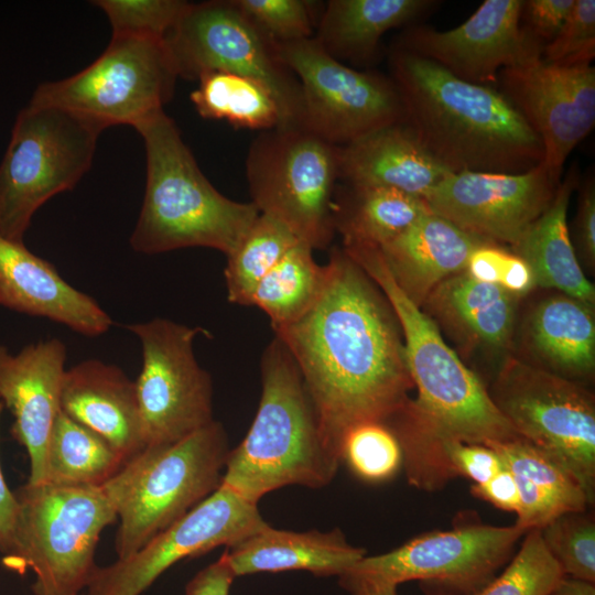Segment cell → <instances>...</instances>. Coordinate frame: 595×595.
<instances>
[{"label": "cell", "instance_id": "cell-20", "mask_svg": "<svg viewBox=\"0 0 595 595\" xmlns=\"http://www.w3.org/2000/svg\"><path fill=\"white\" fill-rule=\"evenodd\" d=\"M66 356L58 338L26 345L17 354L0 345V400L13 415L12 437L28 452L31 485L44 482L46 445L61 410Z\"/></svg>", "mask_w": 595, "mask_h": 595}, {"label": "cell", "instance_id": "cell-47", "mask_svg": "<svg viewBox=\"0 0 595 595\" xmlns=\"http://www.w3.org/2000/svg\"><path fill=\"white\" fill-rule=\"evenodd\" d=\"M508 252L498 244L480 245L470 253L465 271L478 281L498 285Z\"/></svg>", "mask_w": 595, "mask_h": 595}, {"label": "cell", "instance_id": "cell-3", "mask_svg": "<svg viewBox=\"0 0 595 595\" xmlns=\"http://www.w3.org/2000/svg\"><path fill=\"white\" fill-rule=\"evenodd\" d=\"M389 64L403 122L448 172L521 173L543 161L539 137L497 87L459 79L399 45Z\"/></svg>", "mask_w": 595, "mask_h": 595}, {"label": "cell", "instance_id": "cell-39", "mask_svg": "<svg viewBox=\"0 0 595 595\" xmlns=\"http://www.w3.org/2000/svg\"><path fill=\"white\" fill-rule=\"evenodd\" d=\"M112 34L164 39L190 2L182 0H97Z\"/></svg>", "mask_w": 595, "mask_h": 595}, {"label": "cell", "instance_id": "cell-25", "mask_svg": "<svg viewBox=\"0 0 595 595\" xmlns=\"http://www.w3.org/2000/svg\"><path fill=\"white\" fill-rule=\"evenodd\" d=\"M236 576L284 571H307L339 576L366 555L338 530L293 532L268 523L224 552Z\"/></svg>", "mask_w": 595, "mask_h": 595}, {"label": "cell", "instance_id": "cell-19", "mask_svg": "<svg viewBox=\"0 0 595 595\" xmlns=\"http://www.w3.org/2000/svg\"><path fill=\"white\" fill-rule=\"evenodd\" d=\"M521 6L522 0H485L461 25L445 31L412 26L397 45L459 79L497 87L501 69L542 56L521 31Z\"/></svg>", "mask_w": 595, "mask_h": 595}, {"label": "cell", "instance_id": "cell-51", "mask_svg": "<svg viewBox=\"0 0 595 595\" xmlns=\"http://www.w3.org/2000/svg\"><path fill=\"white\" fill-rule=\"evenodd\" d=\"M357 595H398L397 586H386L368 592H364Z\"/></svg>", "mask_w": 595, "mask_h": 595}, {"label": "cell", "instance_id": "cell-28", "mask_svg": "<svg viewBox=\"0 0 595 595\" xmlns=\"http://www.w3.org/2000/svg\"><path fill=\"white\" fill-rule=\"evenodd\" d=\"M517 303L518 296L464 270L441 282L423 305L465 343L505 348L515 331Z\"/></svg>", "mask_w": 595, "mask_h": 595}, {"label": "cell", "instance_id": "cell-5", "mask_svg": "<svg viewBox=\"0 0 595 595\" xmlns=\"http://www.w3.org/2000/svg\"><path fill=\"white\" fill-rule=\"evenodd\" d=\"M261 396L240 444L230 450L221 484L257 502L278 488L326 486L340 462L323 439L300 370L274 337L261 357Z\"/></svg>", "mask_w": 595, "mask_h": 595}, {"label": "cell", "instance_id": "cell-29", "mask_svg": "<svg viewBox=\"0 0 595 595\" xmlns=\"http://www.w3.org/2000/svg\"><path fill=\"white\" fill-rule=\"evenodd\" d=\"M433 0H329L314 39L337 61L367 63L391 29L415 22L433 7Z\"/></svg>", "mask_w": 595, "mask_h": 595}, {"label": "cell", "instance_id": "cell-9", "mask_svg": "<svg viewBox=\"0 0 595 595\" xmlns=\"http://www.w3.org/2000/svg\"><path fill=\"white\" fill-rule=\"evenodd\" d=\"M246 176L260 214L285 225L313 250L331 244L339 147L303 127L262 131L249 148Z\"/></svg>", "mask_w": 595, "mask_h": 595}, {"label": "cell", "instance_id": "cell-43", "mask_svg": "<svg viewBox=\"0 0 595 595\" xmlns=\"http://www.w3.org/2000/svg\"><path fill=\"white\" fill-rule=\"evenodd\" d=\"M575 0H522L520 28L543 51L559 33Z\"/></svg>", "mask_w": 595, "mask_h": 595}, {"label": "cell", "instance_id": "cell-22", "mask_svg": "<svg viewBox=\"0 0 595 595\" xmlns=\"http://www.w3.org/2000/svg\"><path fill=\"white\" fill-rule=\"evenodd\" d=\"M60 409L104 439L126 463L145 448L136 382L116 365L90 358L66 369Z\"/></svg>", "mask_w": 595, "mask_h": 595}, {"label": "cell", "instance_id": "cell-32", "mask_svg": "<svg viewBox=\"0 0 595 595\" xmlns=\"http://www.w3.org/2000/svg\"><path fill=\"white\" fill-rule=\"evenodd\" d=\"M197 80L190 97L201 117L251 130L282 127L279 105L259 80L228 72H209Z\"/></svg>", "mask_w": 595, "mask_h": 595}, {"label": "cell", "instance_id": "cell-31", "mask_svg": "<svg viewBox=\"0 0 595 595\" xmlns=\"http://www.w3.org/2000/svg\"><path fill=\"white\" fill-rule=\"evenodd\" d=\"M126 464L99 435L58 411L45 453V484L102 486Z\"/></svg>", "mask_w": 595, "mask_h": 595}, {"label": "cell", "instance_id": "cell-21", "mask_svg": "<svg viewBox=\"0 0 595 595\" xmlns=\"http://www.w3.org/2000/svg\"><path fill=\"white\" fill-rule=\"evenodd\" d=\"M0 306L48 318L89 337L105 334L112 325L108 313L91 296L67 283L51 262L31 252L24 242L2 236Z\"/></svg>", "mask_w": 595, "mask_h": 595}, {"label": "cell", "instance_id": "cell-18", "mask_svg": "<svg viewBox=\"0 0 595 595\" xmlns=\"http://www.w3.org/2000/svg\"><path fill=\"white\" fill-rule=\"evenodd\" d=\"M497 88L539 137L542 162L561 178L566 159L595 125V67L537 56L501 69Z\"/></svg>", "mask_w": 595, "mask_h": 595}, {"label": "cell", "instance_id": "cell-6", "mask_svg": "<svg viewBox=\"0 0 595 595\" xmlns=\"http://www.w3.org/2000/svg\"><path fill=\"white\" fill-rule=\"evenodd\" d=\"M217 421L165 446L145 447L102 485L119 527L118 559L140 550L218 488L229 453Z\"/></svg>", "mask_w": 595, "mask_h": 595}, {"label": "cell", "instance_id": "cell-45", "mask_svg": "<svg viewBox=\"0 0 595 595\" xmlns=\"http://www.w3.org/2000/svg\"><path fill=\"white\" fill-rule=\"evenodd\" d=\"M235 577L237 576L223 553L217 561L194 575L185 587V595H229Z\"/></svg>", "mask_w": 595, "mask_h": 595}, {"label": "cell", "instance_id": "cell-41", "mask_svg": "<svg viewBox=\"0 0 595 595\" xmlns=\"http://www.w3.org/2000/svg\"><path fill=\"white\" fill-rule=\"evenodd\" d=\"M595 57V0H575L555 37L544 46V62L564 65H591Z\"/></svg>", "mask_w": 595, "mask_h": 595}, {"label": "cell", "instance_id": "cell-40", "mask_svg": "<svg viewBox=\"0 0 595 595\" xmlns=\"http://www.w3.org/2000/svg\"><path fill=\"white\" fill-rule=\"evenodd\" d=\"M278 44L313 37L312 2L303 0H231Z\"/></svg>", "mask_w": 595, "mask_h": 595}, {"label": "cell", "instance_id": "cell-33", "mask_svg": "<svg viewBox=\"0 0 595 595\" xmlns=\"http://www.w3.org/2000/svg\"><path fill=\"white\" fill-rule=\"evenodd\" d=\"M324 279V266L313 249L298 242L256 286L249 306L262 310L278 329L298 320L315 300Z\"/></svg>", "mask_w": 595, "mask_h": 595}, {"label": "cell", "instance_id": "cell-17", "mask_svg": "<svg viewBox=\"0 0 595 595\" xmlns=\"http://www.w3.org/2000/svg\"><path fill=\"white\" fill-rule=\"evenodd\" d=\"M560 182L543 162L521 173L450 172L424 201L463 230L515 246L548 208Z\"/></svg>", "mask_w": 595, "mask_h": 595}, {"label": "cell", "instance_id": "cell-50", "mask_svg": "<svg viewBox=\"0 0 595 595\" xmlns=\"http://www.w3.org/2000/svg\"><path fill=\"white\" fill-rule=\"evenodd\" d=\"M548 595H595V585L564 576Z\"/></svg>", "mask_w": 595, "mask_h": 595}, {"label": "cell", "instance_id": "cell-44", "mask_svg": "<svg viewBox=\"0 0 595 595\" xmlns=\"http://www.w3.org/2000/svg\"><path fill=\"white\" fill-rule=\"evenodd\" d=\"M574 236L578 253L586 264L593 268L595 263V180L593 173H588L578 187Z\"/></svg>", "mask_w": 595, "mask_h": 595}, {"label": "cell", "instance_id": "cell-35", "mask_svg": "<svg viewBox=\"0 0 595 595\" xmlns=\"http://www.w3.org/2000/svg\"><path fill=\"white\" fill-rule=\"evenodd\" d=\"M506 467L552 498L563 512L585 511L592 504L576 478L555 458L531 442L517 437L487 445Z\"/></svg>", "mask_w": 595, "mask_h": 595}, {"label": "cell", "instance_id": "cell-49", "mask_svg": "<svg viewBox=\"0 0 595 595\" xmlns=\"http://www.w3.org/2000/svg\"><path fill=\"white\" fill-rule=\"evenodd\" d=\"M498 285L518 298L536 286L529 264L515 252H508Z\"/></svg>", "mask_w": 595, "mask_h": 595}, {"label": "cell", "instance_id": "cell-23", "mask_svg": "<svg viewBox=\"0 0 595 595\" xmlns=\"http://www.w3.org/2000/svg\"><path fill=\"white\" fill-rule=\"evenodd\" d=\"M488 242L429 210L379 250L399 289L422 307L441 282L465 270L475 248Z\"/></svg>", "mask_w": 595, "mask_h": 595}, {"label": "cell", "instance_id": "cell-15", "mask_svg": "<svg viewBox=\"0 0 595 595\" xmlns=\"http://www.w3.org/2000/svg\"><path fill=\"white\" fill-rule=\"evenodd\" d=\"M279 48L301 85L302 127L323 140L343 147L403 121L401 98L391 78L345 65L314 37L279 44Z\"/></svg>", "mask_w": 595, "mask_h": 595}, {"label": "cell", "instance_id": "cell-2", "mask_svg": "<svg viewBox=\"0 0 595 595\" xmlns=\"http://www.w3.org/2000/svg\"><path fill=\"white\" fill-rule=\"evenodd\" d=\"M388 300L399 322L416 398L387 420L402 451L410 485L433 491L452 479L443 445H490L520 437L488 390L441 336L437 324L399 289L379 248L344 246Z\"/></svg>", "mask_w": 595, "mask_h": 595}, {"label": "cell", "instance_id": "cell-42", "mask_svg": "<svg viewBox=\"0 0 595 595\" xmlns=\"http://www.w3.org/2000/svg\"><path fill=\"white\" fill-rule=\"evenodd\" d=\"M443 457L452 478L464 476L482 485L506 467L502 458L490 446L464 442L443 445Z\"/></svg>", "mask_w": 595, "mask_h": 595}, {"label": "cell", "instance_id": "cell-13", "mask_svg": "<svg viewBox=\"0 0 595 595\" xmlns=\"http://www.w3.org/2000/svg\"><path fill=\"white\" fill-rule=\"evenodd\" d=\"M516 433L545 451L595 500V403L581 383L507 358L488 390Z\"/></svg>", "mask_w": 595, "mask_h": 595}, {"label": "cell", "instance_id": "cell-7", "mask_svg": "<svg viewBox=\"0 0 595 595\" xmlns=\"http://www.w3.org/2000/svg\"><path fill=\"white\" fill-rule=\"evenodd\" d=\"M19 502L15 554L8 566L35 574V595H78L96 569L101 531L117 520L102 486L25 485Z\"/></svg>", "mask_w": 595, "mask_h": 595}, {"label": "cell", "instance_id": "cell-12", "mask_svg": "<svg viewBox=\"0 0 595 595\" xmlns=\"http://www.w3.org/2000/svg\"><path fill=\"white\" fill-rule=\"evenodd\" d=\"M177 77L197 80L209 72L251 77L274 96L282 127H302L300 82L279 44L231 0L191 3L163 39Z\"/></svg>", "mask_w": 595, "mask_h": 595}, {"label": "cell", "instance_id": "cell-14", "mask_svg": "<svg viewBox=\"0 0 595 595\" xmlns=\"http://www.w3.org/2000/svg\"><path fill=\"white\" fill-rule=\"evenodd\" d=\"M142 347L136 382L145 447L176 443L213 419V383L194 354V340L208 332L166 318L126 325Z\"/></svg>", "mask_w": 595, "mask_h": 595}, {"label": "cell", "instance_id": "cell-37", "mask_svg": "<svg viewBox=\"0 0 595 595\" xmlns=\"http://www.w3.org/2000/svg\"><path fill=\"white\" fill-rule=\"evenodd\" d=\"M340 463L360 479L380 483L393 477L402 466L400 443L383 421H367L351 426L343 436Z\"/></svg>", "mask_w": 595, "mask_h": 595}, {"label": "cell", "instance_id": "cell-30", "mask_svg": "<svg viewBox=\"0 0 595 595\" xmlns=\"http://www.w3.org/2000/svg\"><path fill=\"white\" fill-rule=\"evenodd\" d=\"M429 210L423 198L392 188L349 186L348 194L334 203V226L344 246L380 248Z\"/></svg>", "mask_w": 595, "mask_h": 595}, {"label": "cell", "instance_id": "cell-36", "mask_svg": "<svg viewBox=\"0 0 595 595\" xmlns=\"http://www.w3.org/2000/svg\"><path fill=\"white\" fill-rule=\"evenodd\" d=\"M564 576L544 547L540 529H533L504 571L469 595H548Z\"/></svg>", "mask_w": 595, "mask_h": 595}, {"label": "cell", "instance_id": "cell-10", "mask_svg": "<svg viewBox=\"0 0 595 595\" xmlns=\"http://www.w3.org/2000/svg\"><path fill=\"white\" fill-rule=\"evenodd\" d=\"M526 534L518 527L465 522L415 537L394 550L365 555L338 576L350 595L419 581L426 595H469L510 561Z\"/></svg>", "mask_w": 595, "mask_h": 595}, {"label": "cell", "instance_id": "cell-11", "mask_svg": "<svg viewBox=\"0 0 595 595\" xmlns=\"http://www.w3.org/2000/svg\"><path fill=\"white\" fill-rule=\"evenodd\" d=\"M176 78L163 39L112 34L89 66L39 85L30 101L66 109L102 130L116 125L136 128L163 110Z\"/></svg>", "mask_w": 595, "mask_h": 595}, {"label": "cell", "instance_id": "cell-8", "mask_svg": "<svg viewBox=\"0 0 595 595\" xmlns=\"http://www.w3.org/2000/svg\"><path fill=\"white\" fill-rule=\"evenodd\" d=\"M102 129L66 109L29 101L0 163V236L23 242L34 213L90 169Z\"/></svg>", "mask_w": 595, "mask_h": 595}, {"label": "cell", "instance_id": "cell-26", "mask_svg": "<svg viewBox=\"0 0 595 595\" xmlns=\"http://www.w3.org/2000/svg\"><path fill=\"white\" fill-rule=\"evenodd\" d=\"M523 339L529 364L577 383L593 377V305L562 293L543 299L527 316Z\"/></svg>", "mask_w": 595, "mask_h": 595}, {"label": "cell", "instance_id": "cell-24", "mask_svg": "<svg viewBox=\"0 0 595 595\" xmlns=\"http://www.w3.org/2000/svg\"><path fill=\"white\" fill-rule=\"evenodd\" d=\"M447 173L403 121L339 147V178L348 186L392 188L424 199Z\"/></svg>", "mask_w": 595, "mask_h": 595}, {"label": "cell", "instance_id": "cell-46", "mask_svg": "<svg viewBox=\"0 0 595 595\" xmlns=\"http://www.w3.org/2000/svg\"><path fill=\"white\" fill-rule=\"evenodd\" d=\"M472 494L490 502L495 507L516 512L519 509L518 487L511 472L505 467L488 482L482 485H473Z\"/></svg>", "mask_w": 595, "mask_h": 595}, {"label": "cell", "instance_id": "cell-27", "mask_svg": "<svg viewBox=\"0 0 595 595\" xmlns=\"http://www.w3.org/2000/svg\"><path fill=\"white\" fill-rule=\"evenodd\" d=\"M578 184L574 164L548 208L512 248L529 264L536 286L555 289L594 306L595 289L578 263L567 225L570 198Z\"/></svg>", "mask_w": 595, "mask_h": 595}, {"label": "cell", "instance_id": "cell-38", "mask_svg": "<svg viewBox=\"0 0 595 595\" xmlns=\"http://www.w3.org/2000/svg\"><path fill=\"white\" fill-rule=\"evenodd\" d=\"M544 547L567 577L595 583V522L585 511L564 512L540 529Z\"/></svg>", "mask_w": 595, "mask_h": 595}, {"label": "cell", "instance_id": "cell-16", "mask_svg": "<svg viewBox=\"0 0 595 595\" xmlns=\"http://www.w3.org/2000/svg\"><path fill=\"white\" fill-rule=\"evenodd\" d=\"M264 524L257 502L220 483L140 550L110 565H97L86 587L87 595H140L180 560L220 545L229 548Z\"/></svg>", "mask_w": 595, "mask_h": 595}, {"label": "cell", "instance_id": "cell-34", "mask_svg": "<svg viewBox=\"0 0 595 595\" xmlns=\"http://www.w3.org/2000/svg\"><path fill=\"white\" fill-rule=\"evenodd\" d=\"M298 242L302 241L285 225L260 214L236 249L226 257L224 275L228 301L249 306L258 283Z\"/></svg>", "mask_w": 595, "mask_h": 595}, {"label": "cell", "instance_id": "cell-48", "mask_svg": "<svg viewBox=\"0 0 595 595\" xmlns=\"http://www.w3.org/2000/svg\"><path fill=\"white\" fill-rule=\"evenodd\" d=\"M3 403L0 400V415ZM19 513V502L6 480L0 466V552L4 554L8 565L15 554V527Z\"/></svg>", "mask_w": 595, "mask_h": 595}, {"label": "cell", "instance_id": "cell-1", "mask_svg": "<svg viewBox=\"0 0 595 595\" xmlns=\"http://www.w3.org/2000/svg\"><path fill=\"white\" fill-rule=\"evenodd\" d=\"M274 334L293 357L325 444L339 462L351 426L385 422L410 399L414 386L397 316L344 249L332 251L311 306Z\"/></svg>", "mask_w": 595, "mask_h": 595}, {"label": "cell", "instance_id": "cell-4", "mask_svg": "<svg viewBox=\"0 0 595 595\" xmlns=\"http://www.w3.org/2000/svg\"><path fill=\"white\" fill-rule=\"evenodd\" d=\"M144 142L147 181L130 237L134 251L155 255L188 247L231 253L260 212L230 199L203 174L164 110L136 127Z\"/></svg>", "mask_w": 595, "mask_h": 595}]
</instances>
